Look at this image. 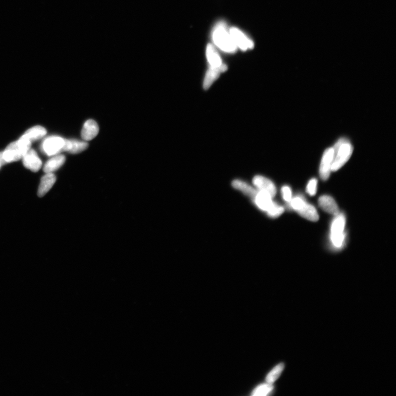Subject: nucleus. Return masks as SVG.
I'll list each match as a JSON object with an SVG mask.
<instances>
[{
    "instance_id": "1",
    "label": "nucleus",
    "mask_w": 396,
    "mask_h": 396,
    "mask_svg": "<svg viewBox=\"0 0 396 396\" xmlns=\"http://www.w3.org/2000/svg\"><path fill=\"white\" fill-rule=\"evenodd\" d=\"M235 189L250 196L261 210L267 211L272 218H277L284 213V208L272 201L270 195L261 190H257L247 183L240 180L232 183Z\"/></svg>"
},
{
    "instance_id": "2",
    "label": "nucleus",
    "mask_w": 396,
    "mask_h": 396,
    "mask_svg": "<svg viewBox=\"0 0 396 396\" xmlns=\"http://www.w3.org/2000/svg\"><path fill=\"white\" fill-rule=\"evenodd\" d=\"M212 39L215 46L224 52L235 53L238 50L226 22L222 20L215 24L212 31Z\"/></svg>"
},
{
    "instance_id": "3",
    "label": "nucleus",
    "mask_w": 396,
    "mask_h": 396,
    "mask_svg": "<svg viewBox=\"0 0 396 396\" xmlns=\"http://www.w3.org/2000/svg\"><path fill=\"white\" fill-rule=\"evenodd\" d=\"M334 158L332 171L340 170L349 160L353 154V148L350 143L345 138H341L333 147Z\"/></svg>"
},
{
    "instance_id": "4",
    "label": "nucleus",
    "mask_w": 396,
    "mask_h": 396,
    "mask_svg": "<svg viewBox=\"0 0 396 396\" xmlns=\"http://www.w3.org/2000/svg\"><path fill=\"white\" fill-rule=\"evenodd\" d=\"M346 218L344 214H338L331 226V241L334 247L340 248L345 242Z\"/></svg>"
},
{
    "instance_id": "5",
    "label": "nucleus",
    "mask_w": 396,
    "mask_h": 396,
    "mask_svg": "<svg viewBox=\"0 0 396 396\" xmlns=\"http://www.w3.org/2000/svg\"><path fill=\"white\" fill-rule=\"evenodd\" d=\"M229 32L237 48L244 51L254 48V43L253 40L238 28L232 27Z\"/></svg>"
},
{
    "instance_id": "6",
    "label": "nucleus",
    "mask_w": 396,
    "mask_h": 396,
    "mask_svg": "<svg viewBox=\"0 0 396 396\" xmlns=\"http://www.w3.org/2000/svg\"><path fill=\"white\" fill-rule=\"evenodd\" d=\"M64 144V139L60 137L52 136L44 141L42 149L48 156H54L63 151Z\"/></svg>"
},
{
    "instance_id": "7",
    "label": "nucleus",
    "mask_w": 396,
    "mask_h": 396,
    "mask_svg": "<svg viewBox=\"0 0 396 396\" xmlns=\"http://www.w3.org/2000/svg\"><path fill=\"white\" fill-rule=\"evenodd\" d=\"M334 158L333 148L326 149L321 158L319 174L322 180H328L332 172V166Z\"/></svg>"
},
{
    "instance_id": "8",
    "label": "nucleus",
    "mask_w": 396,
    "mask_h": 396,
    "mask_svg": "<svg viewBox=\"0 0 396 396\" xmlns=\"http://www.w3.org/2000/svg\"><path fill=\"white\" fill-rule=\"evenodd\" d=\"M22 158L24 166L32 172H38L42 167V161L33 149L27 151Z\"/></svg>"
},
{
    "instance_id": "9",
    "label": "nucleus",
    "mask_w": 396,
    "mask_h": 396,
    "mask_svg": "<svg viewBox=\"0 0 396 396\" xmlns=\"http://www.w3.org/2000/svg\"><path fill=\"white\" fill-rule=\"evenodd\" d=\"M24 155V153L20 149L17 141H16L7 146L2 153V158L5 163H10L20 160Z\"/></svg>"
},
{
    "instance_id": "10",
    "label": "nucleus",
    "mask_w": 396,
    "mask_h": 396,
    "mask_svg": "<svg viewBox=\"0 0 396 396\" xmlns=\"http://www.w3.org/2000/svg\"><path fill=\"white\" fill-rule=\"evenodd\" d=\"M253 182L260 190L270 195L272 198L275 197L276 194V187L269 179L261 175H256L253 178Z\"/></svg>"
},
{
    "instance_id": "11",
    "label": "nucleus",
    "mask_w": 396,
    "mask_h": 396,
    "mask_svg": "<svg viewBox=\"0 0 396 396\" xmlns=\"http://www.w3.org/2000/svg\"><path fill=\"white\" fill-rule=\"evenodd\" d=\"M227 66L225 64H222L219 67H209L204 79L203 87L204 89H209L214 81L218 79L222 73L225 72Z\"/></svg>"
},
{
    "instance_id": "12",
    "label": "nucleus",
    "mask_w": 396,
    "mask_h": 396,
    "mask_svg": "<svg viewBox=\"0 0 396 396\" xmlns=\"http://www.w3.org/2000/svg\"><path fill=\"white\" fill-rule=\"evenodd\" d=\"M318 204L322 210L330 214L336 216L339 213L337 204L331 196L322 195L318 200Z\"/></svg>"
},
{
    "instance_id": "13",
    "label": "nucleus",
    "mask_w": 396,
    "mask_h": 396,
    "mask_svg": "<svg viewBox=\"0 0 396 396\" xmlns=\"http://www.w3.org/2000/svg\"><path fill=\"white\" fill-rule=\"evenodd\" d=\"M99 131V126L96 122L93 120H89L83 125L81 136L85 141H91L97 135Z\"/></svg>"
},
{
    "instance_id": "14",
    "label": "nucleus",
    "mask_w": 396,
    "mask_h": 396,
    "mask_svg": "<svg viewBox=\"0 0 396 396\" xmlns=\"http://www.w3.org/2000/svg\"><path fill=\"white\" fill-rule=\"evenodd\" d=\"M88 144L86 142L75 140H64L63 151L71 154H79L87 149Z\"/></svg>"
},
{
    "instance_id": "15",
    "label": "nucleus",
    "mask_w": 396,
    "mask_h": 396,
    "mask_svg": "<svg viewBox=\"0 0 396 396\" xmlns=\"http://www.w3.org/2000/svg\"><path fill=\"white\" fill-rule=\"evenodd\" d=\"M56 181L55 175L53 173H47L41 179L38 190L39 197H43L54 185Z\"/></svg>"
},
{
    "instance_id": "16",
    "label": "nucleus",
    "mask_w": 396,
    "mask_h": 396,
    "mask_svg": "<svg viewBox=\"0 0 396 396\" xmlns=\"http://www.w3.org/2000/svg\"><path fill=\"white\" fill-rule=\"evenodd\" d=\"M66 161V158L63 155H54L50 159L46 162L44 167V172L47 173H52L54 171L58 170L62 166Z\"/></svg>"
},
{
    "instance_id": "17",
    "label": "nucleus",
    "mask_w": 396,
    "mask_h": 396,
    "mask_svg": "<svg viewBox=\"0 0 396 396\" xmlns=\"http://www.w3.org/2000/svg\"><path fill=\"white\" fill-rule=\"evenodd\" d=\"M206 58L210 67H219L222 63V59L213 44H209L206 48Z\"/></svg>"
},
{
    "instance_id": "18",
    "label": "nucleus",
    "mask_w": 396,
    "mask_h": 396,
    "mask_svg": "<svg viewBox=\"0 0 396 396\" xmlns=\"http://www.w3.org/2000/svg\"><path fill=\"white\" fill-rule=\"evenodd\" d=\"M297 212L302 217L310 220V221L317 222L319 218L316 208L312 204H308L307 202Z\"/></svg>"
},
{
    "instance_id": "19",
    "label": "nucleus",
    "mask_w": 396,
    "mask_h": 396,
    "mask_svg": "<svg viewBox=\"0 0 396 396\" xmlns=\"http://www.w3.org/2000/svg\"><path fill=\"white\" fill-rule=\"evenodd\" d=\"M47 130L43 127L36 126L27 130L24 134L30 139L31 142L37 141L47 134Z\"/></svg>"
},
{
    "instance_id": "20",
    "label": "nucleus",
    "mask_w": 396,
    "mask_h": 396,
    "mask_svg": "<svg viewBox=\"0 0 396 396\" xmlns=\"http://www.w3.org/2000/svg\"><path fill=\"white\" fill-rule=\"evenodd\" d=\"M285 368L284 363L277 364L268 373L266 377V382L273 384L279 378Z\"/></svg>"
},
{
    "instance_id": "21",
    "label": "nucleus",
    "mask_w": 396,
    "mask_h": 396,
    "mask_svg": "<svg viewBox=\"0 0 396 396\" xmlns=\"http://www.w3.org/2000/svg\"><path fill=\"white\" fill-rule=\"evenodd\" d=\"M274 389L272 383L268 382L261 383V384L256 387L253 391L252 396H265L271 394Z\"/></svg>"
},
{
    "instance_id": "22",
    "label": "nucleus",
    "mask_w": 396,
    "mask_h": 396,
    "mask_svg": "<svg viewBox=\"0 0 396 396\" xmlns=\"http://www.w3.org/2000/svg\"><path fill=\"white\" fill-rule=\"evenodd\" d=\"M305 203L306 202L304 199L300 197V196H297V197L295 198H292L291 202L289 203L290 204V206H291L293 210L297 211L304 205Z\"/></svg>"
},
{
    "instance_id": "23",
    "label": "nucleus",
    "mask_w": 396,
    "mask_h": 396,
    "mask_svg": "<svg viewBox=\"0 0 396 396\" xmlns=\"http://www.w3.org/2000/svg\"><path fill=\"white\" fill-rule=\"evenodd\" d=\"M317 181L316 178H312L309 181L307 186V192L310 196L316 195L317 190Z\"/></svg>"
},
{
    "instance_id": "24",
    "label": "nucleus",
    "mask_w": 396,
    "mask_h": 396,
    "mask_svg": "<svg viewBox=\"0 0 396 396\" xmlns=\"http://www.w3.org/2000/svg\"><path fill=\"white\" fill-rule=\"evenodd\" d=\"M283 191V197L285 202L289 203L292 199V191L291 189L288 186H284L282 189Z\"/></svg>"
},
{
    "instance_id": "25",
    "label": "nucleus",
    "mask_w": 396,
    "mask_h": 396,
    "mask_svg": "<svg viewBox=\"0 0 396 396\" xmlns=\"http://www.w3.org/2000/svg\"><path fill=\"white\" fill-rule=\"evenodd\" d=\"M5 163L2 158V153H0V168Z\"/></svg>"
}]
</instances>
